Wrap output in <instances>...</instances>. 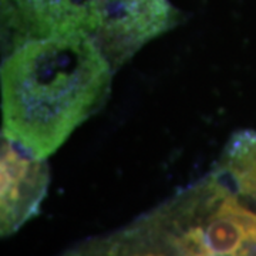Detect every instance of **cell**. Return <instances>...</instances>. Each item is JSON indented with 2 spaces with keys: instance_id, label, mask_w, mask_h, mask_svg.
Wrapping results in <instances>:
<instances>
[{
  "instance_id": "7a4b0ae2",
  "label": "cell",
  "mask_w": 256,
  "mask_h": 256,
  "mask_svg": "<svg viewBox=\"0 0 256 256\" xmlns=\"http://www.w3.org/2000/svg\"><path fill=\"white\" fill-rule=\"evenodd\" d=\"M96 13L92 38L114 73L185 18L170 0H96Z\"/></svg>"
},
{
  "instance_id": "277c9868",
  "label": "cell",
  "mask_w": 256,
  "mask_h": 256,
  "mask_svg": "<svg viewBox=\"0 0 256 256\" xmlns=\"http://www.w3.org/2000/svg\"><path fill=\"white\" fill-rule=\"evenodd\" d=\"M0 170V232L4 238L38 215L50 184V168L44 158L2 136Z\"/></svg>"
},
{
  "instance_id": "8992f818",
  "label": "cell",
  "mask_w": 256,
  "mask_h": 256,
  "mask_svg": "<svg viewBox=\"0 0 256 256\" xmlns=\"http://www.w3.org/2000/svg\"><path fill=\"white\" fill-rule=\"evenodd\" d=\"M214 170L256 205V130H240L229 138Z\"/></svg>"
},
{
  "instance_id": "5b68a950",
  "label": "cell",
  "mask_w": 256,
  "mask_h": 256,
  "mask_svg": "<svg viewBox=\"0 0 256 256\" xmlns=\"http://www.w3.org/2000/svg\"><path fill=\"white\" fill-rule=\"evenodd\" d=\"M58 256H180L160 229L142 214L110 234L86 239Z\"/></svg>"
},
{
  "instance_id": "6da1fadb",
  "label": "cell",
  "mask_w": 256,
  "mask_h": 256,
  "mask_svg": "<svg viewBox=\"0 0 256 256\" xmlns=\"http://www.w3.org/2000/svg\"><path fill=\"white\" fill-rule=\"evenodd\" d=\"M112 74L88 36L12 48L2 64V136L47 160L106 104Z\"/></svg>"
},
{
  "instance_id": "52a82bcc",
  "label": "cell",
  "mask_w": 256,
  "mask_h": 256,
  "mask_svg": "<svg viewBox=\"0 0 256 256\" xmlns=\"http://www.w3.org/2000/svg\"><path fill=\"white\" fill-rule=\"evenodd\" d=\"M252 256H256V252H255V254H254V255H252Z\"/></svg>"
},
{
  "instance_id": "3957f363",
  "label": "cell",
  "mask_w": 256,
  "mask_h": 256,
  "mask_svg": "<svg viewBox=\"0 0 256 256\" xmlns=\"http://www.w3.org/2000/svg\"><path fill=\"white\" fill-rule=\"evenodd\" d=\"M8 52L33 38L92 37L96 0H2Z\"/></svg>"
}]
</instances>
